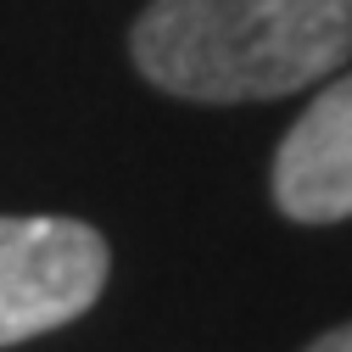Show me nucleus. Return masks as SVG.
Returning <instances> with one entry per match:
<instances>
[{
	"instance_id": "1",
	"label": "nucleus",
	"mask_w": 352,
	"mask_h": 352,
	"mask_svg": "<svg viewBox=\"0 0 352 352\" xmlns=\"http://www.w3.org/2000/svg\"><path fill=\"white\" fill-rule=\"evenodd\" d=\"M129 51L179 101H274L352 56V0H151Z\"/></svg>"
},
{
	"instance_id": "2",
	"label": "nucleus",
	"mask_w": 352,
	"mask_h": 352,
	"mask_svg": "<svg viewBox=\"0 0 352 352\" xmlns=\"http://www.w3.org/2000/svg\"><path fill=\"white\" fill-rule=\"evenodd\" d=\"M107 269L101 230L78 218H0V346L90 314Z\"/></svg>"
},
{
	"instance_id": "3",
	"label": "nucleus",
	"mask_w": 352,
	"mask_h": 352,
	"mask_svg": "<svg viewBox=\"0 0 352 352\" xmlns=\"http://www.w3.org/2000/svg\"><path fill=\"white\" fill-rule=\"evenodd\" d=\"M274 207L296 224L352 218V73L314 96L274 151Z\"/></svg>"
},
{
	"instance_id": "4",
	"label": "nucleus",
	"mask_w": 352,
	"mask_h": 352,
	"mask_svg": "<svg viewBox=\"0 0 352 352\" xmlns=\"http://www.w3.org/2000/svg\"><path fill=\"white\" fill-rule=\"evenodd\" d=\"M307 352H352V324H341V330H330V336H319Z\"/></svg>"
}]
</instances>
